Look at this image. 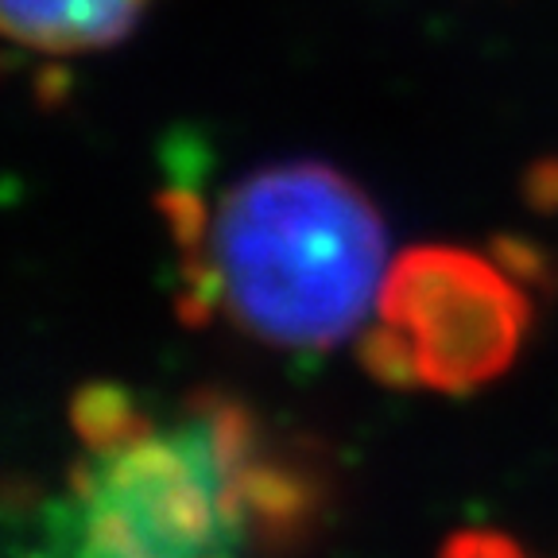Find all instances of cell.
<instances>
[{
	"label": "cell",
	"instance_id": "obj_1",
	"mask_svg": "<svg viewBox=\"0 0 558 558\" xmlns=\"http://www.w3.org/2000/svg\"><path fill=\"white\" fill-rule=\"evenodd\" d=\"M74 423L82 453L27 558H253L303 505L253 415L218 396L148 411L94 388Z\"/></svg>",
	"mask_w": 558,
	"mask_h": 558
},
{
	"label": "cell",
	"instance_id": "obj_4",
	"mask_svg": "<svg viewBox=\"0 0 558 558\" xmlns=\"http://www.w3.org/2000/svg\"><path fill=\"white\" fill-rule=\"evenodd\" d=\"M151 0H0L4 32L44 54L101 51L136 27Z\"/></svg>",
	"mask_w": 558,
	"mask_h": 558
},
{
	"label": "cell",
	"instance_id": "obj_2",
	"mask_svg": "<svg viewBox=\"0 0 558 558\" xmlns=\"http://www.w3.org/2000/svg\"><path fill=\"white\" fill-rule=\"evenodd\" d=\"M183 244L194 306L283 349L345 341L380 303L392 268L376 206L323 163L241 179Z\"/></svg>",
	"mask_w": 558,
	"mask_h": 558
},
{
	"label": "cell",
	"instance_id": "obj_3",
	"mask_svg": "<svg viewBox=\"0 0 558 558\" xmlns=\"http://www.w3.org/2000/svg\"><path fill=\"white\" fill-rule=\"evenodd\" d=\"M365 338L373 376L408 388L470 392L508 368L527 330V299L465 248H411L388 268Z\"/></svg>",
	"mask_w": 558,
	"mask_h": 558
},
{
	"label": "cell",
	"instance_id": "obj_5",
	"mask_svg": "<svg viewBox=\"0 0 558 558\" xmlns=\"http://www.w3.org/2000/svg\"><path fill=\"white\" fill-rule=\"evenodd\" d=\"M458 550L462 555H450V558H512V555H500V543H493V539H462L458 543Z\"/></svg>",
	"mask_w": 558,
	"mask_h": 558
}]
</instances>
